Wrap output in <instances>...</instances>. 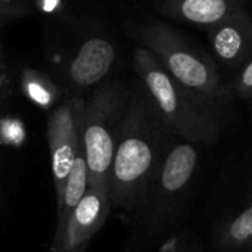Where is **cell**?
<instances>
[{
    "label": "cell",
    "mask_w": 252,
    "mask_h": 252,
    "mask_svg": "<svg viewBox=\"0 0 252 252\" xmlns=\"http://www.w3.org/2000/svg\"><path fill=\"white\" fill-rule=\"evenodd\" d=\"M6 207V201H4V193H3V188H1V180H0V216L3 214Z\"/></svg>",
    "instance_id": "18"
},
{
    "label": "cell",
    "mask_w": 252,
    "mask_h": 252,
    "mask_svg": "<svg viewBox=\"0 0 252 252\" xmlns=\"http://www.w3.org/2000/svg\"><path fill=\"white\" fill-rule=\"evenodd\" d=\"M176 252H183V251H182V250H179V248H177V250H176Z\"/></svg>",
    "instance_id": "19"
},
{
    "label": "cell",
    "mask_w": 252,
    "mask_h": 252,
    "mask_svg": "<svg viewBox=\"0 0 252 252\" xmlns=\"http://www.w3.org/2000/svg\"><path fill=\"white\" fill-rule=\"evenodd\" d=\"M130 86L106 80L90 90L84 103L83 148L89 188L111 196V167L127 109Z\"/></svg>",
    "instance_id": "5"
},
{
    "label": "cell",
    "mask_w": 252,
    "mask_h": 252,
    "mask_svg": "<svg viewBox=\"0 0 252 252\" xmlns=\"http://www.w3.org/2000/svg\"><path fill=\"white\" fill-rule=\"evenodd\" d=\"M112 210L111 196L87 189L74 208L61 238L52 244V252H84L90 239L106 223Z\"/></svg>",
    "instance_id": "7"
},
{
    "label": "cell",
    "mask_w": 252,
    "mask_h": 252,
    "mask_svg": "<svg viewBox=\"0 0 252 252\" xmlns=\"http://www.w3.org/2000/svg\"><path fill=\"white\" fill-rule=\"evenodd\" d=\"M133 65L139 81L179 137L195 145H213L220 139V106L180 84L143 46L134 49Z\"/></svg>",
    "instance_id": "3"
},
{
    "label": "cell",
    "mask_w": 252,
    "mask_h": 252,
    "mask_svg": "<svg viewBox=\"0 0 252 252\" xmlns=\"http://www.w3.org/2000/svg\"><path fill=\"white\" fill-rule=\"evenodd\" d=\"M198 145L177 137L137 211L126 252H143L165 241L183 221L192 199Z\"/></svg>",
    "instance_id": "2"
},
{
    "label": "cell",
    "mask_w": 252,
    "mask_h": 252,
    "mask_svg": "<svg viewBox=\"0 0 252 252\" xmlns=\"http://www.w3.org/2000/svg\"><path fill=\"white\" fill-rule=\"evenodd\" d=\"M245 4L247 0H161L158 9L167 18L208 28Z\"/></svg>",
    "instance_id": "10"
},
{
    "label": "cell",
    "mask_w": 252,
    "mask_h": 252,
    "mask_svg": "<svg viewBox=\"0 0 252 252\" xmlns=\"http://www.w3.org/2000/svg\"><path fill=\"white\" fill-rule=\"evenodd\" d=\"M27 12L28 7L22 0H0V21L24 16Z\"/></svg>",
    "instance_id": "16"
},
{
    "label": "cell",
    "mask_w": 252,
    "mask_h": 252,
    "mask_svg": "<svg viewBox=\"0 0 252 252\" xmlns=\"http://www.w3.org/2000/svg\"><path fill=\"white\" fill-rule=\"evenodd\" d=\"M139 37L140 46L146 47L180 84L220 108L232 99L216 61L180 31L152 19L142 25Z\"/></svg>",
    "instance_id": "4"
},
{
    "label": "cell",
    "mask_w": 252,
    "mask_h": 252,
    "mask_svg": "<svg viewBox=\"0 0 252 252\" xmlns=\"http://www.w3.org/2000/svg\"><path fill=\"white\" fill-rule=\"evenodd\" d=\"M13 99H15L13 81L0 46V120L7 117V114L10 112L13 106Z\"/></svg>",
    "instance_id": "15"
},
{
    "label": "cell",
    "mask_w": 252,
    "mask_h": 252,
    "mask_svg": "<svg viewBox=\"0 0 252 252\" xmlns=\"http://www.w3.org/2000/svg\"><path fill=\"white\" fill-rule=\"evenodd\" d=\"M87 189H89V173H87L84 148L81 145L74 159V164L71 167V171L68 174V179L65 182L63 192L61 198L58 199V223H56L53 242H56L61 238L68 223V219L71 217L74 208L78 205V202L81 201Z\"/></svg>",
    "instance_id": "11"
},
{
    "label": "cell",
    "mask_w": 252,
    "mask_h": 252,
    "mask_svg": "<svg viewBox=\"0 0 252 252\" xmlns=\"http://www.w3.org/2000/svg\"><path fill=\"white\" fill-rule=\"evenodd\" d=\"M115 61L117 49L111 40L94 35L81 43L66 68V78L74 90L72 94H81L83 90L94 89L103 83Z\"/></svg>",
    "instance_id": "8"
},
{
    "label": "cell",
    "mask_w": 252,
    "mask_h": 252,
    "mask_svg": "<svg viewBox=\"0 0 252 252\" xmlns=\"http://www.w3.org/2000/svg\"><path fill=\"white\" fill-rule=\"evenodd\" d=\"M86 97L81 94L65 96L55 108L50 109L47 118V145L50 154V167L56 198L59 199L74 159L83 145V121H84Z\"/></svg>",
    "instance_id": "6"
},
{
    "label": "cell",
    "mask_w": 252,
    "mask_h": 252,
    "mask_svg": "<svg viewBox=\"0 0 252 252\" xmlns=\"http://www.w3.org/2000/svg\"><path fill=\"white\" fill-rule=\"evenodd\" d=\"M227 86L232 99H252V55L239 66L232 84Z\"/></svg>",
    "instance_id": "14"
},
{
    "label": "cell",
    "mask_w": 252,
    "mask_h": 252,
    "mask_svg": "<svg viewBox=\"0 0 252 252\" xmlns=\"http://www.w3.org/2000/svg\"><path fill=\"white\" fill-rule=\"evenodd\" d=\"M214 58L226 66H241L252 55V13L238 9L207 28Z\"/></svg>",
    "instance_id": "9"
},
{
    "label": "cell",
    "mask_w": 252,
    "mask_h": 252,
    "mask_svg": "<svg viewBox=\"0 0 252 252\" xmlns=\"http://www.w3.org/2000/svg\"><path fill=\"white\" fill-rule=\"evenodd\" d=\"M177 137L143 84L133 83L111 167L112 208L131 219Z\"/></svg>",
    "instance_id": "1"
},
{
    "label": "cell",
    "mask_w": 252,
    "mask_h": 252,
    "mask_svg": "<svg viewBox=\"0 0 252 252\" xmlns=\"http://www.w3.org/2000/svg\"><path fill=\"white\" fill-rule=\"evenodd\" d=\"M176 250H177V241L176 238H173V239H167V242H164L159 251L157 252H176Z\"/></svg>",
    "instance_id": "17"
},
{
    "label": "cell",
    "mask_w": 252,
    "mask_h": 252,
    "mask_svg": "<svg viewBox=\"0 0 252 252\" xmlns=\"http://www.w3.org/2000/svg\"><path fill=\"white\" fill-rule=\"evenodd\" d=\"M213 245L220 252H252V201L216 229Z\"/></svg>",
    "instance_id": "12"
},
{
    "label": "cell",
    "mask_w": 252,
    "mask_h": 252,
    "mask_svg": "<svg viewBox=\"0 0 252 252\" xmlns=\"http://www.w3.org/2000/svg\"><path fill=\"white\" fill-rule=\"evenodd\" d=\"M22 90L38 106L44 109L55 108L63 97L61 90L46 75L34 71H27L22 75Z\"/></svg>",
    "instance_id": "13"
}]
</instances>
